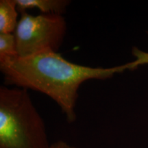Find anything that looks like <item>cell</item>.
Here are the masks:
<instances>
[{
  "instance_id": "obj_1",
  "label": "cell",
  "mask_w": 148,
  "mask_h": 148,
  "mask_svg": "<svg viewBox=\"0 0 148 148\" xmlns=\"http://www.w3.org/2000/svg\"><path fill=\"white\" fill-rule=\"evenodd\" d=\"M127 69V63L110 68L81 65L54 51L0 59V71L5 85L45 94L58 105L69 123L76 120L75 107L83 83L108 79Z\"/></svg>"
},
{
  "instance_id": "obj_2",
  "label": "cell",
  "mask_w": 148,
  "mask_h": 148,
  "mask_svg": "<svg viewBox=\"0 0 148 148\" xmlns=\"http://www.w3.org/2000/svg\"><path fill=\"white\" fill-rule=\"evenodd\" d=\"M47 130L28 90L0 87V148H50Z\"/></svg>"
},
{
  "instance_id": "obj_3",
  "label": "cell",
  "mask_w": 148,
  "mask_h": 148,
  "mask_svg": "<svg viewBox=\"0 0 148 148\" xmlns=\"http://www.w3.org/2000/svg\"><path fill=\"white\" fill-rule=\"evenodd\" d=\"M62 14H21L14 36L18 56L27 57L45 51L58 52L66 33Z\"/></svg>"
},
{
  "instance_id": "obj_4",
  "label": "cell",
  "mask_w": 148,
  "mask_h": 148,
  "mask_svg": "<svg viewBox=\"0 0 148 148\" xmlns=\"http://www.w3.org/2000/svg\"><path fill=\"white\" fill-rule=\"evenodd\" d=\"M18 12H26L28 9L36 8L41 14H63L71 1L69 0H16Z\"/></svg>"
},
{
  "instance_id": "obj_5",
  "label": "cell",
  "mask_w": 148,
  "mask_h": 148,
  "mask_svg": "<svg viewBox=\"0 0 148 148\" xmlns=\"http://www.w3.org/2000/svg\"><path fill=\"white\" fill-rule=\"evenodd\" d=\"M16 0L0 1V34L14 33L18 21Z\"/></svg>"
},
{
  "instance_id": "obj_6",
  "label": "cell",
  "mask_w": 148,
  "mask_h": 148,
  "mask_svg": "<svg viewBox=\"0 0 148 148\" xmlns=\"http://www.w3.org/2000/svg\"><path fill=\"white\" fill-rule=\"evenodd\" d=\"M16 56L17 46L14 33L0 34V59Z\"/></svg>"
},
{
  "instance_id": "obj_7",
  "label": "cell",
  "mask_w": 148,
  "mask_h": 148,
  "mask_svg": "<svg viewBox=\"0 0 148 148\" xmlns=\"http://www.w3.org/2000/svg\"><path fill=\"white\" fill-rule=\"evenodd\" d=\"M132 54L136 57V59L128 63L130 70L135 69L139 66L144 64H148V52H145L138 49V48L134 47L132 49Z\"/></svg>"
},
{
  "instance_id": "obj_8",
  "label": "cell",
  "mask_w": 148,
  "mask_h": 148,
  "mask_svg": "<svg viewBox=\"0 0 148 148\" xmlns=\"http://www.w3.org/2000/svg\"><path fill=\"white\" fill-rule=\"evenodd\" d=\"M50 148H77L75 146L70 145L64 140H60L58 141H56L55 143L51 144Z\"/></svg>"
}]
</instances>
